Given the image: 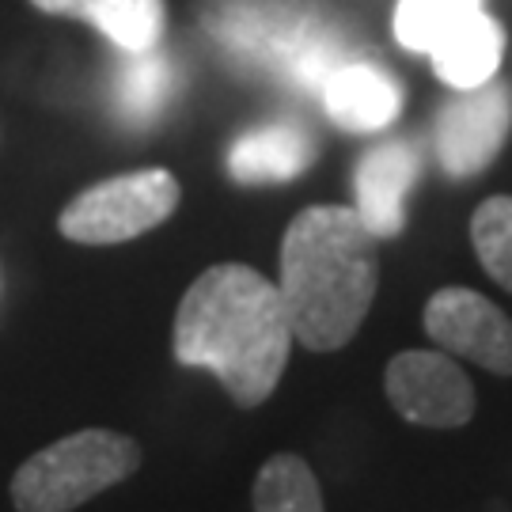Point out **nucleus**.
Segmentation results:
<instances>
[{
  "label": "nucleus",
  "mask_w": 512,
  "mask_h": 512,
  "mask_svg": "<svg viewBox=\"0 0 512 512\" xmlns=\"http://www.w3.org/2000/svg\"><path fill=\"white\" fill-rule=\"evenodd\" d=\"M471 243L478 262L501 289L512 293V198L497 194L475 209L471 217Z\"/></svg>",
  "instance_id": "nucleus-16"
},
{
  "label": "nucleus",
  "mask_w": 512,
  "mask_h": 512,
  "mask_svg": "<svg viewBox=\"0 0 512 512\" xmlns=\"http://www.w3.org/2000/svg\"><path fill=\"white\" fill-rule=\"evenodd\" d=\"M179 198H183L179 179L167 167H141L76 194L61 209L57 228L65 239L84 247H110L160 228L179 209Z\"/></svg>",
  "instance_id": "nucleus-4"
},
{
  "label": "nucleus",
  "mask_w": 512,
  "mask_h": 512,
  "mask_svg": "<svg viewBox=\"0 0 512 512\" xmlns=\"http://www.w3.org/2000/svg\"><path fill=\"white\" fill-rule=\"evenodd\" d=\"M512 129V95L505 84L459 92L437 114V156L452 179H471L494 164Z\"/></svg>",
  "instance_id": "nucleus-6"
},
{
  "label": "nucleus",
  "mask_w": 512,
  "mask_h": 512,
  "mask_svg": "<svg viewBox=\"0 0 512 512\" xmlns=\"http://www.w3.org/2000/svg\"><path fill=\"white\" fill-rule=\"evenodd\" d=\"M293 323L270 277L243 266H209L175 311V361L209 368L236 406H258L274 395L293 353Z\"/></svg>",
  "instance_id": "nucleus-1"
},
{
  "label": "nucleus",
  "mask_w": 512,
  "mask_h": 512,
  "mask_svg": "<svg viewBox=\"0 0 512 512\" xmlns=\"http://www.w3.org/2000/svg\"><path fill=\"white\" fill-rule=\"evenodd\" d=\"M425 330L444 353L512 376V319L475 289H440L429 296Z\"/></svg>",
  "instance_id": "nucleus-7"
},
{
  "label": "nucleus",
  "mask_w": 512,
  "mask_h": 512,
  "mask_svg": "<svg viewBox=\"0 0 512 512\" xmlns=\"http://www.w3.org/2000/svg\"><path fill=\"white\" fill-rule=\"evenodd\" d=\"M255 512H323L311 467L293 452L266 459L255 478Z\"/></svg>",
  "instance_id": "nucleus-14"
},
{
  "label": "nucleus",
  "mask_w": 512,
  "mask_h": 512,
  "mask_svg": "<svg viewBox=\"0 0 512 512\" xmlns=\"http://www.w3.org/2000/svg\"><path fill=\"white\" fill-rule=\"evenodd\" d=\"M475 8H482V0H399L391 31H395L403 50L429 54L440 38Z\"/></svg>",
  "instance_id": "nucleus-15"
},
{
  "label": "nucleus",
  "mask_w": 512,
  "mask_h": 512,
  "mask_svg": "<svg viewBox=\"0 0 512 512\" xmlns=\"http://www.w3.org/2000/svg\"><path fill=\"white\" fill-rule=\"evenodd\" d=\"M501 57H505V31L482 8L467 12L429 50V61H433V73L440 76V84H448L456 92H471V88L490 84L501 69Z\"/></svg>",
  "instance_id": "nucleus-11"
},
{
  "label": "nucleus",
  "mask_w": 512,
  "mask_h": 512,
  "mask_svg": "<svg viewBox=\"0 0 512 512\" xmlns=\"http://www.w3.org/2000/svg\"><path fill=\"white\" fill-rule=\"evenodd\" d=\"M171 95H175V65L167 54H160V46L126 54V65L118 69V84H114V103L126 122L148 126L152 118L164 114Z\"/></svg>",
  "instance_id": "nucleus-13"
},
{
  "label": "nucleus",
  "mask_w": 512,
  "mask_h": 512,
  "mask_svg": "<svg viewBox=\"0 0 512 512\" xmlns=\"http://www.w3.org/2000/svg\"><path fill=\"white\" fill-rule=\"evenodd\" d=\"M421 156L410 141H387L365 152L353 175L357 217L376 239H391L406 224V194L418 183Z\"/></svg>",
  "instance_id": "nucleus-8"
},
{
  "label": "nucleus",
  "mask_w": 512,
  "mask_h": 512,
  "mask_svg": "<svg viewBox=\"0 0 512 512\" xmlns=\"http://www.w3.org/2000/svg\"><path fill=\"white\" fill-rule=\"evenodd\" d=\"M323 107L330 122L346 133H376L391 126L403 110V88L372 61H342L323 80Z\"/></svg>",
  "instance_id": "nucleus-9"
},
{
  "label": "nucleus",
  "mask_w": 512,
  "mask_h": 512,
  "mask_svg": "<svg viewBox=\"0 0 512 512\" xmlns=\"http://www.w3.org/2000/svg\"><path fill=\"white\" fill-rule=\"evenodd\" d=\"M315 160V141L296 122H266L236 137L228 152V175L243 186L289 183Z\"/></svg>",
  "instance_id": "nucleus-10"
},
{
  "label": "nucleus",
  "mask_w": 512,
  "mask_h": 512,
  "mask_svg": "<svg viewBox=\"0 0 512 512\" xmlns=\"http://www.w3.org/2000/svg\"><path fill=\"white\" fill-rule=\"evenodd\" d=\"M384 387L391 406L414 425L456 429L475 414V387L467 380V372L452 361V353L406 349L399 357H391Z\"/></svg>",
  "instance_id": "nucleus-5"
},
{
  "label": "nucleus",
  "mask_w": 512,
  "mask_h": 512,
  "mask_svg": "<svg viewBox=\"0 0 512 512\" xmlns=\"http://www.w3.org/2000/svg\"><path fill=\"white\" fill-rule=\"evenodd\" d=\"M141 467V444L114 429H80L46 444L12 475L19 512H73Z\"/></svg>",
  "instance_id": "nucleus-3"
},
{
  "label": "nucleus",
  "mask_w": 512,
  "mask_h": 512,
  "mask_svg": "<svg viewBox=\"0 0 512 512\" xmlns=\"http://www.w3.org/2000/svg\"><path fill=\"white\" fill-rule=\"evenodd\" d=\"M50 16H69L92 23L122 54H141L160 46L167 27L164 0H31Z\"/></svg>",
  "instance_id": "nucleus-12"
},
{
  "label": "nucleus",
  "mask_w": 512,
  "mask_h": 512,
  "mask_svg": "<svg viewBox=\"0 0 512 512\" xmlns=\"http://www.w3.org/2000/svg\"><path fill=\"white\" fill-rule=\"evenodd\" d=\"M380 285L376 236L346 205H308L281 239L277 293L293 334L315 353L342 349L361 330Z\"/></svg>",
  "instance_id": "nucleus-2"
}]
</instances>
